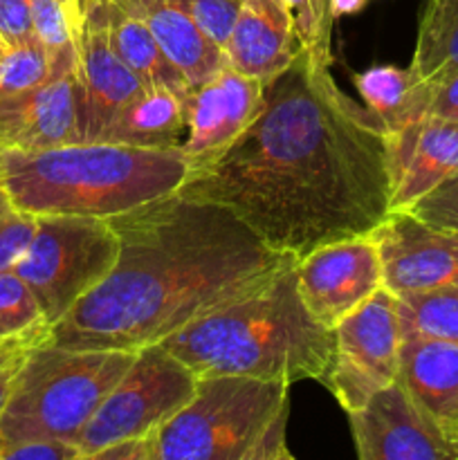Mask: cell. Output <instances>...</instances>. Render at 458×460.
I'll list each match as a JSON object with an SVG mask.
<instances>
[{
  "label": "cell",
  "mask_w": 458,
  "mask_h": 460,
  "mask_svg": "<svg viewBox=\"0 0 458 460\" xmlns=\"http://www.w3.org/2000/svg\"><path fill=\"white\" fill-rule=\"evenodd\" d=\"M180 193L218 202L295 259L371 234L391 211L389 133L304 48L269 79L259 112Z\"/></svg>",
  "instance_id": "6da1fadb"
},
{
  "label": "cell",
  "mask_w": 458,
  "mask_h": 460,
  "mask_svg": "<svg viewBox=\"0 0 458 460\" xmlns=\"http://www.w3.org/2000/svg\"><path fill=\"white\" fill-rule=\"evenodd\" d=\"M112 272L49 332L63 349L139 350L254 295L295 256L265 245L218 202L175 191L108 218Z\"/></svg>",
  "instance_id": "7a4b0ae2"
},
{
  "label": "cell",
  "mask_w": 458,
  "mask_h": 460,
  "mask_svg": "<svg viewBox=\"0 0 458 460\" xmlns=\"http://www.w3.org/2000/svg\"><path fill=\"white\" fill-rule=\"evenodd\" d=\"M295 268L296 263L254 295L207 313L160 344L198 377L323 382L335 355V331L305 308Z\"/></svg>",
  "instance_id": "3957f363"
},
{
  "label": "cell",
  "mask_w": 458,
  "mask_h": 460,
  "mask_svg": "<svg viewBox=\"0 0 458 460\" xmlns=\"http://www.w3.org/2000/svg\"><path fill=\"white\" fill-rule=\"evenodd\" d=\"M191 162L178 148L79 142L45 151L0 148V182L34 216L112 218L180 191Z\"/></svg>",
  "instance_id": "277c9868"
},
{
  "label": "cell",
  "mask_w": 458,
  "mask_h": 460,
  "mask_svg": "<svg viewBox=\"0 0 458 460\" xmlns=\"http://www.w3.org/2000/svg\"><path fill=\"white\" fill-rule=\"evenodd\" d=\"M137 350L36 346L0 416V447L31 438L76 445Z\"/></svg>",
  "instance_id": "5b68a950"
},
{
  "label": "cell",
  "mask_w": 458,
  "mask_h": 460,
  "mask_svg": "<svg viewBox=\"0 0 458 460\" xmlns=\"http://www.w3.org/2000/svg\"><path fill=\"white\" fill-rule=\"evenodd\" d=\"M286 382L198 377L193 398L155 434L157 460H251L268 427L290 411Z\"/></svg>",
  "instance_id": "8992f818"
},
{
  "label": "cell",
  "mask_w": 458,
  "mask_h": 460,
  "mask_svg": "<svg viewBox=\"0 0 458 460\" xmlns=\"http://www.w3.org/2000/svg\"><path fill=\"white\" fill-rule=\"evenodd\" d=\"M117 256L119 238L108 218L36 216V232L13 272L54 326L112 272Z\"/></svg>",
  "instance_id": "52a82bcc"
},
{
  "label": "cell",
  "mask_w": 458,
  "mask_h": 460,
  "mask_svg": "<svg viewBox=\"0 0 458 460\" xmlns=\"http://www.w3.org/2000/svg\"><path fill=\"white\" fill-rule=\"evenodd\" d=\"M198 386V376L162 344L137 350L81 434V458L92 460L101 449L128 438L155 434L173 418Z\"/></svg>",
  "instance_id": "ba28073f"
},
{
  "label": "cell",
  "mask_w": 458,
  "mask_h": 460,
  "mask_svg": "<svg viewBox=\"0 0 458 460\" xmlns=\"http://www.w3.org/2000/svg\"><path fill=\"white\" fill-rule=\"evenodd\" d=\"M398 296L380 288L335 326V355L321 385L346 413L362 409L373 394L398 380Z\"/></svg>",
  "instance_id": "9c48e42d"
},
{
  "label": "cell",
  "mask_w": 458,
  "mask_h": 460,
  "mask_svg": "<svg viewBox=\"0 0 458 460\" xmlns=\"http://www.w3.org/2000/svg\"><path fill=\"white\" fill-rule=\"evenodd\" d=\"M295 270L305 308L330 331L384 288L380 247L371 234L317 247Z\"/></svg>",
  "instance_id": "30bf717a"
},
{
  "label": "cell",
  "mask_w": 458,
  "mask_h": 460,
  "mask_svg": "<svg viewBox=\"0 0 458 460\" xmlns=\"http://www.w3.org/2000/svg\"><path fill=\"white\" fill-rule=\"evenodd\" d=\"M79 142L76 49H67L52 57L48 79L0 94V148L45 151Z\"/></svg>",
  "instance_id": "8fae6325"
},
{
  "label": "cell",
  "mask_w": 458,
  "mask_h": 460,
  "mask_svg": "<svg viewBox=\"0 0 458 460\" xmlns=\"http://www.w3.org/2000/svg\"><path fill=\"white\" fill-rule=\"evenodd\" d=\"M384 288L395 296L458 283V229L438 227L407 209L389 211L371 232Z\"/></svg>",
  "instance_id": "7c38bea8"
},
{
  "label": "cell",
  "mask_w": 458,
  "mask_h": 460,
  "mask_svg": "<svg viewBox=\"0 0 458 460\" xmlns=\"http://www.w3.org/2000/svg\"><path fill=\"white\" fill-rule=\"evenodd\" d=\"M359 460H458V447L398 380L348 413Z\"/></svg>",
  "instance_id": "4fadbf2b"
},
{
  "label": "cell",
  "mask_w": 458,
  "mask_h": 460,
  "mask_svg": "<svg viewBox=\"0 0 458 460\" xmlns=\"http://www.w3.org/2000/svg\"><path fill=\"white\" fill-rule=\"evenodd\" d=\"M146 85L117 57L99 7L84 16L76 43V111L81 142H97L103 130Z\"/></svg>",
  "instance_id": "5bb4252c"
},
{
  "label": "cell",
  "mask_w": 458,
  "mask_h": 460,
  "mask_svg": "<svg viewBox=\"0 0 458 460\" xmlns=\"http://www.w3.org/2000/svg\"><path fill=\"white\" fill-rule=\"evenodd\" d=\"M263 88L227 61L189 94V119L180 151L191 164L227 148L250 126L263 102Z\"/></svg>",
  "instance_id": "9a60e30c"
},
{
  "label": "cell",
  "mask_w": 458,
  "mask_h": 460,
  "mask_svg": "<svg viewBox=\"0 0 458 460\" xmlns=\"http://www.w3.org/2000/svg\"><path fill=\"white\" fill-rule=\"evenodd\" d=\"M393 193L391 211L409 209L418 198L458 171V124L427 117L389 135Z\"/></svg>",
  "instance_id": "2e32d148"
},
{
  "label": "cell",
  "mask_w": 458,
  "mask_h": 460,
  "mask_svg": "<svg viewBox=\"0 0 458 460\" xmlns=\"http://www.w3.org/2000/svg\"><path fill=\"white\" fill-rule=\"evenodd\" d=\"M223 52L229 66L268 84L295 61L301 40L292 18L274 0H241Z\"/></svg>",
  "instance_id": "e0dca14e"
},
{
  "label": "cell",
  "mask_w": 458,
  "mask_h": 460,
  "mask_svg": "<svg viewBox=\"0 0 458 460\" xmlns=\"http://www.w3.org/2000/svg\"><path fill=\"white\" fill-rule=\"evenodd\" d=\"M398 382L458 447V344L402 337Z\"/></svg>",
  "instance_id": "ac0fdd59"
},
{
  "label": "cell",
  "mask_w": 458,
  "mask_h": 460,
  "mask_svg": "<svg viewBox=\"0 0 458 460\" xmlns=\"http://www.w3.org/2000/svg\"><path fill=\"white\" fill-rule=\"evenodd\" d=\"M137 16L191 90L205 84L225 63L223 48L200 30L178 0H144Z\"/></svg>",
  "instance_id": "d6986e66"
},
{
  "label": "cell",
  "mask_w": 458,
  "mask_h": 460,
  "mask_svg": "<svg viewBox=\"0 0 458 460\" xmlns=\"http://www.w3.org/2000/svg\"><path fill=\"white\" fill-rule=\"evenodd\" d=\"M191 90L144 88L108 124L97 142L139 148H178L187 135Z\"/></svg>",
  "instance_id": "ffe728a7"
},
{
  "label": "cell",
  "mask_w": 458,
  "mask_h": 460,
  "mask_svg": "<svg viewBox=\"0 0 458 460\" xmlns=\"http://www.w3.org/2000/svg\"><path fill=\"white\" fill-rule=\"evenodd\" d=\"M355 88L389 135L429 117V81L418 79L411 67L373 66L355 75Z\"/></svg>",
  "instance_id": "44dd1931"
},
{
  "label": "cell",
  "mask_w": 458,
  "mask_h": 460,
  "mask_svg": "<svg viewBox=\"0 0 458 460\" xmlns=\"http://www.w3.org/2000/svg\"><path fill=\"white\" fill-rule=\"evenodd\" d=\"M92 7H99L101 12L108 39L117 57L142 79L146 88H173L187 90V93L191 90L178 67L162 52L160 43L142 18L115 7L108 0H101Z\"/></svg>",
  "instance_id": "7402d4cb"
},
{
  "label": "cell",
  "mask_w": 458,
  "mask_h": 460,
  "mask_svg": "<svg viewBox=\"0 0 458 460\" xmlns=\"http://www.w3.org/2000/svg\"><path fill=\"white\" fill-rule=\"evenodd\" d=\"M458 66V0H427L418 25L411 70L427 81Z\"/></svg>",
  "instance_id": "603a6c76"
},
{
  "label": "cell",
  "mask_w": 458,
  "mask_h": 460,
  "mask_svg": "<svg viewBox=\"0 0 458 460\" xmlns=\"http://www.w3.org/2000/svg\"><path fill=\"white\" fill-rule=\"evenodd\" d=\"M402 337H427L458 344V283L398 296Z\"/></svg>",
  "instance_id": "cb8c5ba5"
},
{
  "label": "cell",
  "mask_w": 458,
  "mask_h": 460,
  "mask_svg": "<svg viewBox=\"0 0 458 460\" xmlns=\"http://www.w3.org/2000/svg\"><path fill=\"white\" fill-rule=\"evenodd\" d=\"M295 22L301 48L317 61L332 66V25L335 16L330 12V0H274Z\"/></svg>",
  "instance_id": "d4e9b609"
},
{
  "label": "cell",
  "mask_w": 458,
  "mask_h": 460,
  "mask_svg": "<svg viewBox=\"0 0 458 460\" xmlns=\"http://www.w3.org/2000/svg\"><path fill=\"white\" fill-rule=\"evenodd\" d=\"M52 72V57L40 39L4 48L0 61V94L21 93L48 79Z\"/></svg>",
  "instance_id": "484cf974"
},
{
  "label": "cell",
  "mask_w": 458,
  "mask_h": 460,
  "mask_svg": "<svg viewBox=\"0 0 458 460\" xmlns=\"http://www.w3.org/2000/svg\"><path fill=\"white\" fill-rule=\"evenodd\" d=\"M43 310L13 270L0 272V340L43 323Z\"/></svg>",
  "instance_id": "4316f807"
},
{
  "label": "cell",
  "mask_w": 458,
  "mask_h": 460,
  "mask_svg": "<svg viewBox=\"0 0 458 460\" xmlns=\"http://www.w3.org/2000/svg\"><path fill=\"white\" fill-rule=\"evenodd\" d=\"M36 232V216L21 209L0 182V272L13 270Z\"/></svg>",
  "instance_id": "83f0119b"
},
{
  "label": "cell",
  "mask_w": 458,
  "mask_h": 460,
  "mask_svg": "<svg viewBox=\"0 0 458 460\" xmlns=\"http://www.w3.org/2000/svg\"><path fill=\"white\" fill-rule=\"evenodd\" d=\"M49 332H52V326L43 322L39 326H31L27 331L0 340V416H3L9 398H12L13 385H16L22 364L36 346L49 341Z\"/></svg>",
  "instance_id": "f1b7e54d"
},
{
  "label": "cell",
  "mask_w": 458,
  "mask_h": 460,
  "mask_svg": "<svg viewBox=\"0 0 458 460\" xmlns=\"http://www.w3.org/2000/svg\"><path fill=\"white\" fill-rule=\"evenodd\" d=\"M34 22V31L40 39V43L48 48L49 57L76 49L75 36H72L70 21L58 0H27Z\"/></svg>",
  "instance_id": "f546056e"
},
{
  "label": "cell",
  "mask_w": 458,
  "mask_h": 460,
  "mask_svg": "<svg viewBox=\"0 0 458 460\" xmlns=\"http://www.w3.org/2000/svg\"><path fill=\"white\" fill-rule=\"evenodd\" d=\"M407 211L438 227L458 229V171L418 198Z\"/></svg>",
  "instance_id": "4dcf8cb0"
},
{
  "label": "cell",
  "mask_w": 458,
  "mask_h": 460,
  "mask_svg": "<svg viewBox=\"0 0 458 460\" xmlns=\"http://www.w3.org/2000/svg\"><path fill=\"white\" fill-rule=\"evenodd\" d=\"M214 43L225 48L236 22L241 0H178Z\"/></svg>",
  "instance_id": "1f68e13d"
},
{
  "label": "cell",
  "mask_w": 458,
  "mask_h": 460,
  "mask_svg": "<svg viewBox=\"0 0 458 460\" xmlns=\"http://www.w3.org/2000/svg\"><path fill=\"white\" fill-rule=\"evenodd\" d=\"M79 447L66 440L31 438L3 445L0 460H79Z\"/></svg>",
  "instance_id": "d6a6232c"
},
{
  "label": "cell",
  "mask_w": 458,
  "mask_h": 460,
  "mask_svg": "<svg viewBox=\"0 0 458 460\" xmlns=\"http://www.w3.org/2000/svg\"><path fill=\"white\" fill-rule=\"evenodd\" d=\"M39 39L27 0H0V40L4 48Z\"/></svg>",
  "instance_id": "836d02e7"
},
{
  "label": "cell",
  "mask_w": 458,
  "mask_h": 460,
  "mask_svg": "<svg viewBox=\"0 0 458 460\" xmlns=\"http://www.w3.org/2000/svg\"><path fill=\"white\" fill-rule=\"evenodd\" d=\"M429 81V117L458 124V66L431 76Z\"/></svg>",
  "instance_id": "e575fe53"
},
{
  "label": "cell",
  "mask_w": 458,
  "mask_h": 460,
  "mask_svg": "<svg viewBox=\"0 0 458 460\" xmlns=\"http://www.w3.org/2000/svg\"><path fill=\"white\" fill-rule=\"evenodd\" d=\"M155 434L121 440V443L101 449L92 460H157Z\"/></svg>",
  "instance_id": "d590c367"
},
{
  "label": "cell",
  "mask_w": 458,
  "mask_h": 460,
  "mask_svg": "<svg viewBox=\"0 0 458 460\" xmlns=\"http://www.w3.org/2000/svg\"><path fill=\"white\" fill-rule=\"evenodd\" d=\"M63 4L67 13V21H70L72 36H75V45L79 43L81 30H84V12H81V0H58Z\"/></svg>",
  "instance_id": "8d00e7d4"
},
{
  "label": "cell",
  "mask_w": 458,
  "mask_h": 460,
  "mask_svg": "<svg viewBox=\"0 0 458 460\" xmlns=\"http://www.w3.org/2000/svg\"><path fill=\"white\" fill-rule=\"evenodd\" d=\"M368 0H330V12L335 16V21L344 16H355V13L362 12L366 7Z\"/></svg>",
  "instance_id": "74e56055"
},
{
  "label": "cell",
  "mask_w": 458,
  "mask_h": 460,
  "mask_svg": "<svg viewBox=\"0 0 458 460\" xmlns=\"http://www.w3.org/2000/svg\"><path fill=\"white\" fill-rule=\"evenodd\" d=\"M108 3H112L115 7L124 9V12L135 13V16H137V12H139V7L144 4V0H108Z\"/></svg>",
  "instance_id": "f35d334b"
},
{
  "label": "cell",
  "mask_w": 458,
  "mask_h": 460,
  "mask_svg": "<svg viewBox=\"0 0 458 460\" xmlns=\"http://www.w3.org/2000/svg\"><path fill=\"white\" fill-rule=\"evenodd\" d=\"M97 3H101V0H81V12H84V16H85V12H88V9Z\"/></svg>",
  "instance_id": "ab89813d"
},
{
  "label": "cell",
  "mask_w": 458,
  "mask_h": 460,
  "mask_svg": "<svg viewBox=\"0 0 458 460\" xmlns=\"http://www.w3.org/2000/svg\"><path fill=\"white\" fill-rule=\"evenodd\" d=\"M3 54H4V45H3V40H0V61H3Z\"/></svg>",
  "instance_id": "60d3db41"
}]
</instances>
